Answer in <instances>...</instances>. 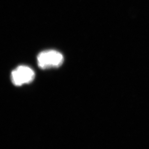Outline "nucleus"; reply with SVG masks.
<instances>
[{"instance_id":"nucleus-2","label":"nucleus","mask_w":149,"mask_h":149,"mask_svg":"<svg viewBox=\"0 0 149 149\" xmlns=\"http://www.w3.org/2000/svg\"><path fill=\"white\" fill-rule=\"evenodd\" d=\"M35 77L34 71L29 66L20 65L13 70L11 74V79L13 84L20 86L29 84Z\"/></svg>"},{"instance_id":"nucleus-1","label":"nucleus","mask_w":149,"mask_h":149,"mask_svg":"<svg viewBox=\"0 0 149 149\" xmlns=\"http://www.w3.org/2000/svg\"><path fill=\"white\" fill-rule=\"evenodd\" d=\"M38 66L42 69L58 68L63 64V55L54 50L43 51L39 54L37 58Z\"/></svg>"}]
</instances>
